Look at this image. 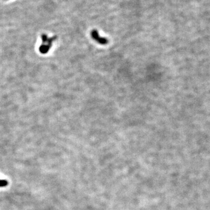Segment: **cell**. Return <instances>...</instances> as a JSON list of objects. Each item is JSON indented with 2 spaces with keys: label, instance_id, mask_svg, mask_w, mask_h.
I'll list each match as a JSON object with an SVG mask.
<instances>
[{
  "label": "cell",
  "instance_id": "6da1fadb",
  "mask_svg": "<svg viewBox=\"0 0 210 210\" xmlns=\"http://www.w3.org/2000/svg\"><path fill=\"white\" fill-rule=\"evenodd\" d=\"M42 43L39 47V51L42 54H46L51 48L53 42L57 39V36L48 38L46 34H42L41 36Z\"/></svg>",
  "mask_w": 210,
  "mask_h": 210
},
{
  "label": "cell",
  "instance_id": "7a4b0ae2",
  "mask_svg": "<svg viewBox=\"0 0 210 210\" xmlns=\"http://www.w3.org/2000/svg\"><path fill=\"white\" fill-rule=\"evenodd\" d=\"M91 35V37L92 38V39L95 42H96L97 43L100 44L105 45L108 43V42H109L108 39L105 38L101 37L99 34V32L95 29L92 30Z\"/></svg>",
  "mask_w": 210,
  "mask_h": 210
},
{
  "label": "cell",
  "instance_id": "3957f363",
  "mask_svg": "<svg viewBox=\"0 0 210 210\" xmlns=\"http://www.w3.org/2000/svg\"><path fill=\"white\" fill-rule=\"evenodd\" d=\"M8 185V181L6 180H0V187H5Z\"/></svg>",
  "mask_w": 210,
  "mask_h": 210
}]
</instances>
